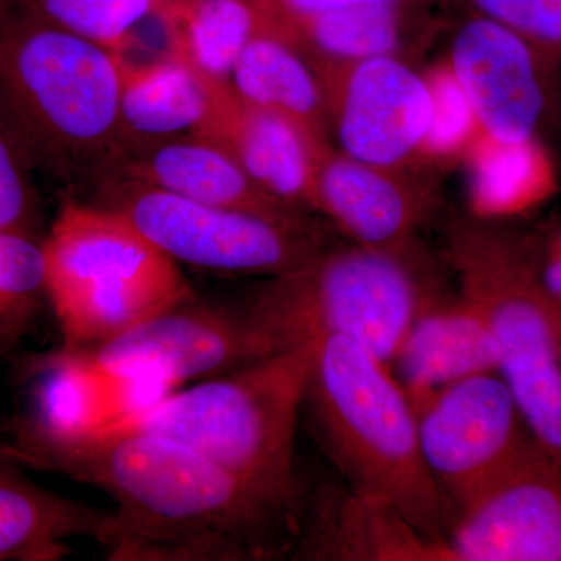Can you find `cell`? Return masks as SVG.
I'll list each match as a JSON object with an SVG mask.
<instances>
[{
    "mask_svg": "<svg viewBox=\"0 0 561 561\" xmlns=\"http://www.w3.org/2000/svg\"><path fill=\"white\" fill-rule=\"evenodd\" d=\"M297 556L311 560H449L391 505L351 490L321 493L302 512Z\"/></svg>",
    "mask_w": 561,
    "mask_h": 561,
    "instance_id": "20",
    "label": "cell"
},
{
    "mask_svg": "<svg viewBox=\"0 0 561 561\" xmlns=\"http://www.w3.org/2000/svg\"><path fill=\"white\" fill-rule=\"evenodd\" d=\"M313 69L323 90L335 149L370 164L416 165L432 114L430 87L423 72L400 57L335 62Z\"/></svg>",
    "mask_w": 561,
    "mask_h": 561,
    "instance_id": "10",
    "label": "cell"
},
{
    "mask_svg": "<svg viewBox=\"0 0 561 561\" xmlns=\"http://www.w3.org/2000/svg\"><path fill=\"white\" fill-rule=\"evenodd\" d=\"M125 179L190 201L279 220H305V210L265 191L227 150L203 136L181 135L128 150L108 180Z\"/></svg>",
    "mask_w": 561,
    "mask_h": 561,
    "instance_id": "17",
    "label": "cell"
},
{
    "mask_svg": "<svg viewBox=\"0 0 561 561\" xmlns=\"http://www.w3.org/2000/svg\"><path fill=\"white\" fill-rule=\"evenodd\" d=\"M440 27L431 5L419 3L354 7L287 20L265 18V28L291 44L312 68L379 57L409 60Z\"/></svg>",
    "mask_w": 561,
    "mask_h": 561,
    "instance_id": "19",
    "label": "cell"
},
{
    "mask_svg": "<svg viewBox=\"0 0 561 561\" xmlns=\"http://www.w3.org/2000/svg\"><path fill=\"white\" fill-rule=\"evenodd\" d=\"M43 250L65 351L101 345L195 298L176 262L103 205L62 203Z\"/></svg>",
    "mask_w": 561,
    "mask_h": 561,
    "instance_id": "7",
    "label": "cell"
},
{
    "mask_svg": "<svg viewBox=\"0 0 561 561\" xmlns=\"http://www.w3.org/2000/svg\"><path fill=\"white\" fill-rule=\"evenodd\" d=\"M421 453L449 505L534 442L497 371L479 373L415 405Z\"/></svg>",
    "mask_w": 561,
    "mask_h": 561,
    "instance_id": "11",
    "label": "cell"
},
{
    "mask_svg": "<svg viewBox=\"0 0 561 561\" xmlns=\"http://www.w3.org/2000/svg\"><path fill=\"white\" fill-rule=\"evenodd\" d=\"M470 217L502 224L548 202L556 168L542 139L501 140L482 133L463 161Z\"/></svg>",
    "mask_w": 561,
    "mask_h": 561,
    "instance_id": "24",
    "label": "cell"
},
{
    "mask_svg": "<svg viewBox=\"0 0 561 561\" xmlns=\"http://www.w3.org/2000/svg\"><path fill=\"white\" fill-rule=\"evenodd\" d=\"M305 402L350 489L387 502L446 548L449 505L423 459L411 398L390 367L359 343L323 335L313 341Z\"/></svg>",
    "mask_w": 561,
    "mask_h": 561,
    "instance_id": "3",
    "label": "cell"
},
{
    "mask_svg": "<svg viewBox=\"0 0 561 561\" xmlns=\"http://www.w3.org/2000/svg\"><path fill=\"white\" fill-rule=\"evenodd\" d=\"M423 73L430 87L432 114L416 165L424 169L463 164L483 133L478 113L446 58Z\"/></svg>",
    "mask_w": 561,
    "mask_h": 561,
    "instance_id": "28",
    "label": "cell"
},
{
    "mask_svg": "<svg viewBox=\"0 0 561 561\" xmlns=\"http://www.w3.org/2000/svg\"><path fill=\"white\" fill-rule=\"evenodd\" d=\"M500 350L482 313L459 290L421 311L402 341L390 370L412 405L461 379L497 371Z\"/></svg>",
    "mask_w": 561,
    "mask_h": 561,
    "instance_id": "18",
    "label": "cell"
},
{
    "mask_svg": "<svg viewBox=\"0 0 561 561\" xmlns=\"http://www.w3.org/2000/svg\"><path fill=\"white\" fill-rule=\"evenodd\" d=\"M125 54L39 22L0 14V116L35 171L108 180L124 157Z\"/></svg>",
    "mask_w": 561,
    "mask_h": 561,
    "instance_id": "2",
    "label": "cell"
},
{
    "mask_svg": "<svg viewBox=\"0 0 561 561\" xmlns=\"http://www.w3.org/2000/svg\"><path fill=\"white\" fill-rule=\"evenodd\" d=\"M445 294L423 247L328 245L262 284L242 306L280 351L341 335L390 367L421 311Z\"/></svg>",
    "mask_w": 561,
    "mask_h": 561,
    "instance_id": "4",
    "label": "cell"
},
{
    "mask_svg": "<svg viewBox=\"0 0 561 561\" xmlns=\"http://www.w3.org/2000/svg\"><path fill=\"white\" fill-rule=\"evenodd\" d=\"M437 2L438 0H254L268 20L309 16V14L354 9V7L402 5V3L432 5Z\"/></svg>",
    "mask_w": 561,
    "mask_h": 561,
    "instance_id": "32",
    "label": "cell"
},
{
    "mask_svg": "<svg viewBox=\"0 0 561 561\" xmlns=\"http://www.w3.org/2000/svg\"><path fill=\"white\" fill-rule=\"evenodd\" d=\"M158 16L169 51L210 80H230L242 51L265 28L254 0H168Z\"/></svg>",
    "mask_w": 561,
    "mask_h": 561,
    "instance_id": "25",
    "label": "cell"
},
{
    "mask_svg": "<svg viewBox=\"0 0 561 561\" xmlns=\"http://www.w3.org/2000/svg\"><path fill=\"white\" fill-rule=\"evenodd\" d=\"M446 60L471 99L483 133L511 142L541 139L559 106L560 69L534 44L468 13L453 33Z\"/></svg>",
    "mask_w": 561,
    "mask_h": 561,
    "instance_id": "13",
    "label": "cell"
},
{
    "mask_svg": "<svg viewBox=\"0 0 561 561\" xmlns=\"http://www.w3.org/2000/svg\"><path fill=\"white\" fill-rule=\"evenodd\" d=\"M33 165L0 116V231L39 238L41 208Z\"/></svg>",
    "mask_w": 561,
    "mask_h": 561,
    "instance_id": "29",
    "label": "cell"
},
{
    "mask_svg": "<svg viewBox=\"0 0 561 561\" xmlns=\"http://www.w3.org/2000/svg\"><path fill=\"white\" fill-rule=\"evenodd\" d=\"M526 238L542 290L561 323V213L526 232Z\"/></svg>",
    "mask_w": 561,
    "mask_h": 561,
    "instance_id": "31",
    "label": "cell"
},
{
    "mask_svg": "<svg viewBox=\"0 0 561 561\" xmlns=\"http://www.w3.org/2000/svg\"><path fill=\"white\" fill-rule=\"evenodd\" d=\"M209 106V80L171 51L146 65L124 60L119 95L124 154L142 144L197 131Z\"/></svg>",
    "mask_w": 561,
    "mask_h": 561,
    "instance_id": "22",
    "label": "cell"
},
{
    "mask_svg": "<svg viewBox=\"0 0 561 561\" xmlns=\"http://www.w3.org/2000/svg\"><path fill=\"white\" fill-rule=\"evenodd\" d=\"M230 81L243 101L294 122L320 149L334 147L316 69L275 32L264 28L250 41Z\"/></svg>",
    "mask_w": 561,
    "mask_h": 561,
    "instance_id": "23",
    "label": "cell"
},
{
    "mask_svg": "<svg viewBox=\"0 0 561 561\" xmlns=\"http://www.w3.org/2000/svg\"><path fill=\"white\" fill-rule=\"evenodd\" d=\"M0 456L105 491L116 502L101 542L108 560L276 559L300 537L301 508L160 435L51 437L0 421Z\"/></svg>",
    "mask_w": 561,
    "mask_h": 561,
    "instance_id": "1",
    "label": "cell"
},
{
    "mask_svg": "<svg viewBox=\"0 0 561 561\" xmlns=\"http://www.w3.org/2000/svg\"><path fill=\"white\" fill-rule=\"evenodd\" d=\"M110 516L43 489L24 468L0 456V561L62 559L69 553V538L102 542Z\"/></svg>",
    "mask_w": 561,
    "mask_h": 561,
    "instance_id": "21",
    "label": "cell"
},
{
    "mask_svg": "<svg viewBox=\"0 0 561 561\" xmlns=\"http://www.w3.org/2000/svg\"><path fill=\"white\" fill-rule=\"evenodd\" d=\"M209 80L208 116L194 135L228 151L265 191L295 208L316 210L320 149L300 127L243 101L230 80Z\"/></svg>",
    "mask_w": 561,
    "mask_h": 561,
    "instance_id": "16",
    "label": "cell"
},
{
    "mask_svg": "<svg viewBox=\"0 0 561 561\" xmlns=\"http://www.w3.org/2000/svg\"><path fill=\"white\" fill-rule=\"evenodd\" d=\"M70 353L110 367L158 376L180 387L238 370L280 350L242 306L203 305L194 298L101 345Z\"/></svg>",
    "mask_w": 561,
    "mask_h": 561,
    "instance_id": "12",
    "label": "cell"
},
{
    "mask_svg": "<svg viewBox=\"0 0 561 561\" xmlns=\"http://www.w3.org/2000/svg\"><path fill=\"white\" fill-rule=\"evenodd\" d=\"M168 0H0V14L39 22L125 54L133 31Z\"/></svg>",
    "mask_w": 561,
    "mask_h": 561,
    "instance_id": "26",
    "label": "cell"
},
{
    "mask_svg": "<svg viewBox=\"0 0 561 561\" xmlns=\"http://www.w3.org/2000/svg\"><path fill=\"white\" fill-rule=\"evenodd\" d=\"M0 353H3L2 339H0Z\"/></svg>",
    "mask_w": 561,
    "mask_h": 561,
    "instance_id": "33",
    "label": "cell"
},
{
    "mask_svg": "<svg viewBox=\"0 0 561 561\" xmlns=\"http://www.w3.org/2000/svg\"><path fill=\"white\" fill-rule=\"evenodd\" d=\"M27 368L33 379L31 411L2 423L51 437L108 430L179 390L158 376L98 364L65 350L33 359Z\"/></svg>",
    "mask_w": 561,
    "mask_h": 561,
    "instance_id": "15",
    "label": "cell"
},
{
    "mask_svg": "<svg viewBox=\"0 0 561 561\" xmlns=\"http://www.w3.org/2000/svg\"><path fill=\"white\" fill-rule=\"evenodd\" d=\"M454 561H561V470L531 442L454 505Z\"/></svg>",
    "mask_w": 561,
    "mask_h": 561,
    "instance_id": "9",
    "label": "cell"
},
{
    "mask_svg": "<svg viewBox=\"0 0 561 561\" xmlns=\"http://www.w3.org/2000/svg\"><path fill=\"white\" fill-rule=\"evenodd\" d=\"M468 13L511 28L561 70V0H457Z\"/></svg>",
    "mask_w": 561,
    "mask_h": 561,
    "instance_id": "30",
    "label": "cell"
},
{
    "mask_svg": "<svg viewBox=\"0 0 561 561\" xmlns=\"http://www.w3.org/2000/svg\"><path fill=\"white\" fill-rule=\"evenodd\" d=\"M445 257L500 350L497 373L529 431L561 470V323L542 290L526 232L467 217L449 225Z\"/></svg>",
    "mask_w": 561,
    "mask_h": 561,
    "instance_id": "6",
    "label": "cell"
},
{
    "mask_svg": "<svg viewBox=\"0 0 561 561\" xmlns=\"http://www.w3.org/2000/svg\"><path fill=\"white\" fill-rule=\"evenodd\" d=\"M438 208V191L423 168H387L332 147L317 173L316 210L357 245L412 250Z\"/></svg>",
    "mask_w": 561,
    "mask_h": 561,
    "instance_id": "14",
    "label": "cell"
},
{
    "mask_svg": "<svg viewBox=\"0 0 561 561\" xmlns=\"http://www.w3.org/2000/svg\"><path fill=\"white\" fill-rule=\"evenodd\" d=\"M49 306L43 239L0 231V339L3 353L35 328Z\"/></svg>",
    "mask_w": 561,
    "mask_h": 561,
    "instance_id": "27",
    "label": "cell"
},
{
    "mask_svg": "<svg viewBox=\"0 0 561 561\" xmlns=\"http://www.w3.org/2000/svg\"><path fill=\"white\" fill-rule=\"evenodd\" d=\"M312 359L313 341L302 343L173 391L108 430L147 432L190 446L305 511L295 474V435Z\"/></svg>",
    "mask_w": 561,
    "mask_h": 561,
    "instance_id": "5",
    "label": "cell"
},
{
    "mask_svg": "<svg viewBox=\"0 0 561 561\" xmlns=\"http://www.w3.org/2000/svg\"><path fill=\"white\" fill-rule=\"evenodd\" d=\"M103 206L124 216L176 264L208 271L275 278L331 245L327 232L309 219L219 208L139 181H106Z\"/></svg>",
    "mask_w": 561,
    "mask_h": 561,
    "instance_id": "8",
    "label": "cell"
}]
</instances>
